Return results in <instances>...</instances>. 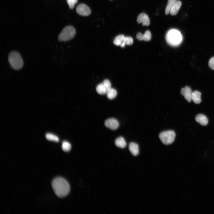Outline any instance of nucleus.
I'll list each match as a JSON object with an SVG mask.
<instances>
[{
  "mask_svg": "<svg viewBox=\"0 0 214 214\" xmlns=\"http://www.w3.org/2000/svg\"><path fill=\"white\" fill-rule=\"evenodd\" d=\"M52 186L55 193L59 197L65 196L70 191V187L68 183L61 177H57L54 179Z\"/></svg>",
  "mask_w": 214,
  "mask_h": 214,
  "instance_id": "f257e3e1",
  "label": "nucleus"
},
{
  "mask_svg": "<svg viewBox=\"0 0 214 214\" xmlns=\"http://www.w3.org/2000/svg\"><path fill=\"white\" fill-rule=\"evenodd\" d=\"M8 60L11 67L13 69L18 70L21 69L23 65V60L17 51H12L8 56Z\"/></svg>",
  "mask_w": 214,
  "mask_h": 214,
  "instance_id": "f03ea898",
  "label": "nucleus"
},
{
  "mask_svg": "<svg viewBox=\"0 0 214 214\" xmlns=\"http://www.w3.org/2000/svg\"><path fill=\"white\" fill-rule=\"evenodd\" d=\"M166 39L167 43L173 46L179 45L182 40V37L180 33L175 30H171L167 33Z\"/></svg>",
  "mask_w": 214,
  "mask_h": 214,
  "instance_id": "7ed1b4c3",
  "label": "nucleus"
},
{
  "mask_svg": "<svg viewBox=\"0 0 214 214\" xmlns=\"http://www.w3.org/2000/svg\"><path fill=\"white\" fill-rule=\"evenodd\" d=\"M75 33V30L73 26H66L62 29L59 35L58 40L59 41L69 40L74 37Z\"/></svg>",
  "mask_w": 214,
  "mask_h": 214,
  "instance_id": "20e7f679",
  "label": "nucleus"
},
{
  "mask_svg": "<svg viewBox=\"0 0 214 214\" xmlns=\"http://www.w3.org/2000/svg\"><path fill=\"white\" fill-rule=\"evenodd\" d=\"M175 136V133L174 131L168 130L161 132L159 135V137L164 144L168 145L174 141Z\"/></svg>",
  "mask_w": 214,
  "mask_h": 214,
  "instance_id": "39448f33",
  "label": "nucleus"
},
{
  "mask_svg": "<svg viewBox=\"0 0 214 214\" xmlns=\"http://www.w3.org/2000/svg\"><path fill=\"white\" fill-rule=\"evenodd\" d=\"M76 11L78 14L82 16H88L91 13L89 8L84 4H79L77 7Z\"/></svg>",
  "mask_w": 214,
  "mask_h": 214,
  "instance_id": "423d86ee",
  "label": "nucleus"
},
{
  "mask_svg": "<svg viewBox=\"0 0 214 214\" xmlns=\"http://www.w3.org/2000/svg\"><path fill=\"white\" fill-rule=\"evenodd\" d=\"M104 124L106 127L112 130L117 129L119 125L118 121L113 118L107 119L105 121Z\"/></svg>",
  "mask_w": 214,
  "mask_h": 214,
  "instance_id": "0eeeda50",
  "label": "nucleus"
},
{
  "mask_svg": "<svg viewBox=\"0 0 214 214\" xmlns=\"http://www.w3.org/2000/svg\"><path fill=\"white\" fill-rule=\"evenodd\" d=\"M180 92L181 95L184 97L188 102L191 101L192 92L190 87L187 86H185L181 89Z\"/></svg>",
  "mask_w": 214,
  "mask_h": 214,
  "instance_id": "6e6552de",
  "label": "nucleus"
},
{
  "mask_svg": "<svg viewBox=\"0 0 214 214\" xmlns=\"http://www.w3.org/2000/svg\"><path fill=\"white\" fill-rule=\"evenodd\" d=\"M137 22L139 24L141 23L143 26H148L150 24V20L148 16L144 13H142L138 16Z\"/></svg>",
  "mask_w": 214,
  "mask_h": 214,
  "instance_id": "1a4fd4ad",
  "label": "nucleus"
},
{
  "mask_svg": "<svg viewBox=\"0 0 214 214\" xmlns=\"http://www.w3.org/2000/svg\"><path fill=\"white\" fill-rule=\"evenodd\" d=\"M196 121L199 123L203 126L207 125L208 123V119L205 115L199 114L195 117Z\"/></svg>",
  "mask_w": 214,
  "mask_h": 214,
  "instance_id": "9d476101",
  "label": "nucleus"
},
{
  "mask_svg": "<svg viewBox=\"0 0 214 214\" xmlns=\"http://www.w3.org/2000/svg\"><path fill=\"white\" fill-rule=\"evenodd\" d=\"M129 149L131 153L134 156H136L139 154V146L136 143L133 142L130 143L129 145Z\"/></svg>",
  "mask_w": 214,
  "mask_h": 214,
  "instance_id": "9b49d317",
  "label": "nucleus"
},
{
  "mask_svg": "<svg viewBox=\"0 0 214 214\" xmlns=\"http://www.w3.org/2000/svg\"><path fill=\"white\" fill-rule=\"evenodd\" d=\"M201 94L197 91L192 92V100L196 104H199L201 102Z\"/></svg>",
  "mask_w": 214,
  "mask_h": 214,
  "instance_id": "f8f14e48",
  "label": "nucleus"
},
{
  "mask_svg": "<svg viewBox=\"0 0 214 214\" xmlns=\"http://www.w3.org/2000/svg\"><path fill=\"white\" fill-rule=\"evenodd\" d=\"M182 2L180 1H177L171 10L170 13L172 15H176L181 6Z\"/></svg>",
  "mask_w": 214,
  "mask_h": 214,
  "instance_id": "ddd939ff",
  "label": "nucleus"
},
{
  "mask_svg": "<svg viewBox=\"0 0 214 214\" xmlns=\"http://www.w3.org/2000/svg\"><path fill=\"white\" fill-rule=\"evenodd\" d=\"M96 90L99 94L104 95L106 94L108 89L104 84L102 83L97 85L96 87Z\"/></svg>",
  "mask_w": 214,
  "mask_h": 214,
  "instance_id": "4468645a",
  "label": "nucleus"
},
{
  "mask_svg": "<svg viewBox=\"0 0 214 214\" xmlns=\"http://www.w3.org/2000/svg\"><path fill=\"white\" fill-rule=\"evenodd\" d=\"M115 144L117 147L121 148H125L126 146V143L124 139L122 137L117 138L115 140Z\"/></svg>",
  "mask_w": 214,
  "mask_h": 214,
  "instance_id": "2eb2a0df",
  "label": "nucleus"
},
{
  "mask_svg": "<svg viewBox=\"0 0 214 214\" xmlns=\"http://www.w3.org/2000/svg\"><path fill=\"white\" fill-rule=\"evenodd\" d=\"M177 1V0H168L167 6L165 10V14L168 15Z\"/></svg>",
  "mask_w": 214,
  "mask_h": 214,
  "instance_id": "dca6fc26",
  "label": "nucleus"
},
{
  "mask_svg": "<svg viewBox=\"0 0 214 214\" xmlns=\"http://www.w3.org/2000/svg\"><path fill=\"white\" fill-rule=\"evenodd\" d=\"M107 97L109 99H112L116 97L117 95V92L114 89L111 88L106 93Z\"/></svg>",
  "mask_w": 214,
  "mask_h": 214,
  "instance_id": "f3484780",
  "label": "nucleus"
},
{
  "mask_svg": "<svg viewBox=\"0 0 214 214\" xmlns=\"http://www.w3.org/2000/svg\"><path fill=\"white\" fill-rule=\"evenodd\" d=\"M133 43V40L132 37H125L120 46L122 47H124L125 45H131Z\"/></svg>",
  "mask_w": 214,
  "mask_h": 214,
  "instance_id": "a211bd4d",
  "label": "nucleus"
},
{
  "mask_svg": "<svg viewBox=\"0 0 214 214\" xmlns=\"http://www.w3.org/2000/svg\"><path fill=\"white\" fill-rule=\"evenodd\" d=\"M125 37L123 35H120L117 36L114 40V44L117 46L120 45L123 41Z\"/></svg>",
  "mask_w": 214,
  "mask_h": 214,
  "instance_id": "6ab92c4d",
  "label": "nucleus"
},
{
  "mask_svg": "<svg viewBox=\"0 0 214 214\" xmlns=\"http://www.w3.org/2000/svg\"><path fill=\"white\" fill-rule=\"evenodd\" d=\"M45 137L47 140L49 141H53L56 142L59 141L58 137L53 134L47 133L45 135Z\"/></svg>",
  "mask_w": 214,
  "mask_h": 214,
  "instance_id": "aec40b11",
  "label": "nucleus"
},
{
  "mask_svg": "<svg viewBox=\"0 0 214 214\" xmlns=\"http://www.w3.org/2000/svg\"><path fill=\"white\" fill-rule=\"evenodd\" d=\"M71 147L70 144L67 141H64L62 142V148L64 152H67L71 150Z\"/></svg>",
  "mask_w": 214,
  "mask_h": 214,
  "instance_id": "412c9836",
  "label": "nucleus"
},
{
  "mask_svg": "<svg viewBox=\"0 0 214 214\" xmlns=\"http://www.w3.org/2000/svg\"><path fill=\"white\" fill-rule=\"evenodd\" d=\"M143 40L145 41L150 40L151 38V34L149 30H147L144 34H143Z\"/></svg>",
  "mask_w": 214,
  "mask_h": 214,
  "instance_id": "4be33fe9",
  "label": "nucleus"
},
{
  "mask_svg": "<svg viewBox=\"0 0 214 214\" xmlns=\"http://www.w3.org/2000/svg\"><path fill=\"white\" fill-rule=\"evenodd\" d=\"M66 0L69 8L71 9H72L74 7L75 5L77 3L78 1V0Z\"/></svg>",
  "mask_w": 214,
  "mask_h": 214,
  "instance_id": "5701e85b",
  "label": "nucleus"
},
{
  "mask_svg": "<svg viewBox=\"0 0 214 214\" xmlns=\"http://www.w3.org/2000/svg\"><path fill=\"white\" fill-rule=\"evenodd\" d=\"M208 65L211 69L214 70V56L212 57L210 59L209 61Z\"/></svg>",
  "mask_w": 214,
  "mask_h": 214,
  "instance_id": "b1692460",
  "label": "nucleus"
},
{
  "mask_svg": "<svg viewBox=\"0 0 214 214\" xmlns=\"http://www.w3.org/2000/svg\"><path fill=\"white\" fill-rule=\"evenodd\" d=\"M143 34L139 32L136 35V37L139 40L142 41L143 40Z\"/></svg>",
  "mask_w": 214,
  "mask_h": 214,
  "instance_id": "393cba45",
  "label": "nucleus"
},
{
  "mask_svg": "<svg viewBox=\"0 0 214 214\" xmlns=\"http://www.w3.org/2000/svg\"></svg>",
  "mask_w": 214,
  "mask_h": 214,
  "instance_id": "a878e982",
  "label": "nucleus"
}]
</instances>
